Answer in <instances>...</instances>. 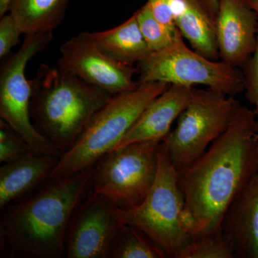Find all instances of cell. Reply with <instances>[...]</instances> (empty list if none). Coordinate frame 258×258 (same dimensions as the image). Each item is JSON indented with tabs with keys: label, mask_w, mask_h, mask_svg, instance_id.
Instances as JSON below:
<instances>
[{
	"label": "cell",
	"mask_w": 258,
	"mask_h": 258,
	"mask_svg": "<svg viewBox=\"0 0 258 258\" xmlns=\"http://www.w3.org/2000/svg\"><path fill=\"white\" fill-rule=\"evenodd\" d=\"M158 157L157 178L147 196L132 208L114 206L113 213L120 225L142 231L167 257L175 258L191 238L181 222L184 200L178 181V171L171 162L163 142Z\"/></svg>",
	"instance_id": "5b68a950"
},
{
	"label": "cell",
	"mask_w": 258,
	"mask_h": 258,
	"mask_svg": "<svg viewBox=\"0 0 258 258\" xmlns=\"http://www.w3.org/2000/svg\"><path fill=\"white\" fill-rule=\"evenodd\" d=\"M70 0H11L8 12L22 34L53 32L66 16Z\"/></svg>",
	"instance_id": "ac0fdd59"
},
{
	"label": "cell",
	"mask_w": 258,
	"mask_h": 258,
	"mask_svg": "<svg viewBox=\"0 0 258 258\" xmlns=\"http://www.w3.org/2000/svg\"><path fill=\"white\" fill-rule=\"evenodd\" d=\"M88 32L103 53L125 66H134L152 52L141 32L135 13L115 28Z\"/></svg>",
	"instance_id": "e0dca14e"
},
{
	"label": "cell",
	"mask_w": 258,
	"mask_h": 258,
	"mask_svg": "<svg viewBox=\"0 0 258 258\" xmlns=\"http://www.w3.org/2000/svg\"><path fill=\"white\" fill-rule=\"evenodd\" d=\"M195 1L208 13L214 23H216L219 9V0H195Z\"/></svg>",
	"instance_id": "484cf974"
},
{
	"label": "cell",
	"mask_w": 258,
	"mask_h": 258,
	"mask_svg": "<svg viewBox=\"0 0 258 258\" xmlns=\"http://www.w3.org/2000/svg\"><path fill=\"white\" fill-rule=\"evenodd\" d=\"M244 80L245 97L254 107L258 127V33L255 50L242 68ZM258 136V134H257Z\"/></svg>",
	"instance_id": "603a6c76"
},
{
	"label": "cell",
	"mask_w": 258,
	"mask_h": 258,
	"mask_svg": "<svg viewBox=\"0 0 258 258\" xmlns=\"http://www.w3.org/2000/svg\"><path fill=\"white\" fill-rule=\"evenodd\" d=\"M235 254L222 234L192 239L175 258H235Z\"/></svg>",
	"instance_id": "ffe728a7"
},
{
	"label": "cell",
	"mask_w": 258,
	"mask_h": 258,
	"mask_svg": "<svg viewBox=\"0 0 258 258\" xmlns=\"http://www.w3.org/2000/svg\"><path fill=\"white\" fill-rule=\"evenodd\" d=\"M192 89L193 87L170 85L146 107L115 149L137 142H163L170 133L174 120L189 103Z\"/></svg>",
	"instance_id": "4fadbf2b"
},
{
	"label": "cell",
	"mask_w": 258,
	"mask_h": 258,
	"mask_svg": "<svg viewBox=\"0 0 258 258\" xmlns=\"http://www.w3.org/2000/svg\"><path fill=\"white\" fill-rule=\"evenodd\" d=\"M113 208L106 199L93 194L70 234L68 257H110L112 242L121 226L115 217Z\"/></svg>",
	"instance_id": "8fae6325"
},
{
	"label": "cell",
	"mask_w": 258,
	"mask_h": 258,
	"mask_svg": "<svg viewBox=\"0 0 258 258\" xmlns=\"http://www.w3.org/2000/svg\"><path fill=\"white\" fill-rule=\"evenodd\" d=\"M174 22L194 50L212 60L220 58L216 26L195 0H174Z\"/></svg>",
	"instance_id": "2e32d148"
},
{
	"label": "cell",
	"mask_w": 258,
	"mask_h": 258,
	"mask_svg": "<svg viewBox=\"0 0 258 258\" xmlns=\"http://www.w3.org/2000/svg\"><path fill=\"white\" fill-rule=\"evenodd\" d=\"M60 52L58 66L113 96L138 86L134 80L137 69L116 62L103 53L88 32H81L64 42Z\"/></svg>",
	"instance_id": "30bf717a"
},
{
	"label": "cell",
	"mask_w": 258,
	"mask_h": 258,
	"mask_svg": "<svg viewBox=\"0 0 258 258\" xmlns=\"http://www.w3.org/2000/svg\"><path fill=\"white\" fill-rule=\"evenodd\" d=\"M161 142H137L107 153L93 169V193L117 208L139 205L155 182Z\"/></svg>",
	"instance_id": "ba28073f"
},
{
	"label": "cell",
	"mask_w": 258,
	"mask_h": 258,
	"mask_svg": "<svg viewBox=\"0 0 258 258\" xmlns=\"http://www.w3.org/2000/svg\"><path fill=\"white\" fill-rule=\"evenodd\" d=\"M11 0H0V18L7 14Z\"/></svg>",
	"instance_id": "4316f807"
},
{
	"label": "cell",
	"mask_w": 258,
	"mask_h": 258,
	"mask_svg": "<svg viewBox=\"0 0 258 258\" xmlns=\"http://www.w3.org/2000/svg\"><path fill=\"white\" fill-rule=\"evenodd\" d=\"M215 26L220 58L242 69L257 46V13L245 0H219Z\"/></svg>",
	"instance_id": "7c38bea8"
},
{
	"label": "cell",
	"mask_w": 258,
	"mask_h": 258,
	"mask_svg": "<svg viewBox=\"0 0 258 258\" xmlns=\"http://www.w3.org/2000/svg\"><path fill=\"white\" fill-rule=\"evenodd\" d=\"M31 152L28 144L4 120H0V162L16 160L25 153Z\"/></svg>",
	"instance_id": "7402d4cb"
},
{
	"label": "cell",
	"mask_w": 258,
	"mask_h": 258,
	"mask_svg": "<svg viewBox=\"0 0 258 258\" xmlns=\"http://www.w3.org/2000/svg\"><path fill=\"white\" fill-rule=\"evenodd\" d=\"M247 5L252 8L254 11H255L258 15V0H245Z\"/></svg>",
	"instance_id": "83f0119b"
},
{
	"label": "cell",
	"mask_w": 258,
	"mask_h": 258,
	"mask_svg": "<svg viewBox=\"0 0 258 258\" xmlns=\"http://www.w3.org/2000/svg\"><path fill=\"white\" fill-rule=\"evenodd\" d=\"M137 72L138 83L163 82L188 87L202 85L230 96L244 91L242 71L191 50L179 30L170 45L139 62Z\"/></svg>",
	"instance_id": "52a82bcc"
},
{
	"label": "cell",
	"mask_w": 258,
	"mask_h": 258,
	"mask_svg": "<svg viewBox=\"0 0 258 258\" xmlns=\"http://www.w3.org/2000/svg\"><path fill=\"white\" fill-rule=\"evenodd\" d=\"M153 15L173 36L177 32L174 22V0H147Z\"/></svg>",
	"instance_id": "d4e9b609"
},
{
	"label": "cell",
	"mask_w": 258,
	"mask_h": 258,
	"mask_svg": "<svg viewBox=\"0 0 258 258\" xmlns=\"http://www.w3.org/2000/svg\"><path fill=\"white\" fill-rule=\"evenodd\" d=\"M135 14L141 32L152 52L162 50L170 45L176 35L173 36L158 21L147 3L137 10Z\"/></svg>",
	"instance_id": "44dd1931"
},
{
	"label": "cell",
	"mask_w": 258,
	"mask_h": 258,
	"mask_svg": "<svg viewBox=\"0 0 258 258\" xmlns=\"http://www.w3.org/2000/svg\"><path fill=\"white\" fill-rule=\"evenodd\" d=\"M53 32L25 35L21 47L2 64L0 69V115L35 154L57 156L58 150L32 123V86L25 75L27 64L34 56L45 50Z\"/></svg>",
	"instance_id": "9c48e42d"
},
{
	"label": "cell",
	"mask_w": 258,
	"mask_h": 258,
	"mask_svg": "<svg viewBox=\"0 0 258 258\" xmlns=\"http://www.w3.org/2000/svg\"><path fill=\"white\" fill-rule=\"evenodd\" d=\"M34 125L59 151L71 149L113 95L61 66L42 64L30 81Z\"/></svg>",
	"instance_id": "3957f363"
},
{
	"label": "cell",
	"mask_w": 258,
	"mask_h": 258,
	"mask_svg": "<svg viewBox=\"0 0 258 258\" xmlns=\"http://www.w3.org/2000/svg\"><path fill=\"white\" fill-rule=\"evenodd\" d=\"M93 172L90 167L52 181L45 189L15 206L2 220L1 237L20 255L62 257L70 220Z\"/></svg>",
	"instance_id": "7a4b0ae2"
},
{
	"label": "cell",
	"mask_w": 258,
	"mask_h": 258,
	"mask_svg": "<svg viewBox=\"0 0 258 258\" xmlns=\"http://www.w3.org/2000/svg\"><path fill=\"white\" fill-rule=\"evenodd\" d=\"M110 257L114 258H164L162 250L138 229L121 225L112 242Z\"/></svg>",
	"instance_id": "d6986e66"
},
{
	"label": "cell",
	"mask_w": 258,
	"mask_h": 258,
	"mask_svg": "<svg viewBox=\"0 0 258 258\" xmlns=\"http://www.w3.org/2000/svg\"><path fill=\"white\" fill-rule=\"evenodd\" d=\"M222 234L235 257L258 258V171L226 214Z\"/></svg>",
	"instance_id": "5bb4252c"
},
{
	"label": "cell",
	"mask_w": 258,
	"mask_h": 258,
	"mask_svg": "<svg viewBox=\"0 0 258 258\" xmlns=\"http://www.w3.org/2000/svg\"><path fill=\"white\" fill-rule=\"evenodd\" d=\"M169 86L163 82L139 83L134 89L112 97L94 115L74 145L61 156L49 179H66L93 167L118 145L146 107Z\"/></svg>",
	"instance_id": "277c9868"
},
{
	"label": "cell",
	"mask_w": 258,
	"mask_h": 258,
	"mask_svg": "<svg viewBox=\"0 0 258 258\" xmlns=\"http://www.w3.org/2000/svg\"><path fill=\"white\" fill-rule=\"evenodd\" d=\"M22 35L13 17L7 13L0 20V57L5 58L20 42Z\"/></svg>",
	"instance_id": "cb8c5ba5"
},
{
	"label": "cell",
	"mask_w": 258,
	"mask_h": 258,
	"mask_svg": "<svg viewBox=\"0 0 258 258\" xmlns=\"http://www.w3.org/2000/svg\"><path fill=\"white\" fill-rule=\"evenodd\" d=\"M255 113L241 106L227 131L198 160L178 171L181 222L192 239L222 234L229 209L258 171Z\"/></svg>",
	"instance_id": "6da1fadb"
},
{
	"label": "cell",
	"mask_w": 258,
	"mask_h": 258,
	"mask_svg": "<svg viewBox=\"0 0 258 258\" xmlns=\"http://www.w3.org/2000/svg\"><path fill=\"white\" fill-rule=\"evenodd\" d=\"M241 107L234 96L208 89H192L191 99L176 128L163 141L173 166L179 171L203 156L225 133Z\"/></svg>",
	"instance_id": "8992f818"
},
{
	"label": "cell",
	"mask_w": 258,
	"mask_h": 258,
	"mask_svg": "<svg viewBox=\"0 0 258 258\" xmlns=\"http://www.w3.org/2000/svg\"><path fill=\"white\" fill-rule=\"evenodd\" d=\"M55 156L28 152L0 168V208H4L46 178L55 167Z\"/></svg>",
	"instance_id": "9a60e30c"
}]
</instances>
